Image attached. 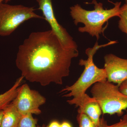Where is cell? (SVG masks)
I'll list each match as a JSON object with an SVG mask.
<instances>
[{"instance_id": "9", "label": "cell", "mask_w": 127, "mask_h": 127, "mask_svg": "<svg viewBox=\"0 0 127 127\" xmlns=\"http://www.w3.org/2000/svg\"><path fill=\"white\" fill-rule=\"evenodd\" d=\"M67 102L71 105L74 104L79 107L78 113L86 114L97 127L102 111L98 103L94 98L90 97L86 94L80 97H73L71 100L67 101Z\"/></svg>"}, {"instance_id": "19", "label": "cell", "mask_w": 127, "mask_h": 127, "mask_svg": "<svg viewBox=\"0 0 127 127\" xmlns=\"http://www.w3.org/2000/svg\"><path fill=\"white\" fill-rule=\"evenodd\" d=\"M3 110L0 111V127H1V120H2V116H3Z\"/></svg>"}, {"instance_id": "15", "label": "cell", "mask_w": 127, "mask_h": 127, "mask_svg": "<svg viewBox=\"0 0 127 127\" xmlns=\"http://www.w3.org/2000/svg\"><path fill=\"white\" fill-rule=\"evenodd\" d=\"M97 127H127V114L124 116L118 122L110 125H108L104 119H100Z\"/></svg>"}, {"instance_id": "21", "label": "cell", "mask_w": 127, "mask_h": 127, "mask_svg": "<svg viewBox=\"0 0 127 127\" xmlns=\"http://www.w3.org/2000/svg\"><path fill=\"white\" fill-rule=\"evenodd\" d=\"M125 2H127V0H125Z\"/></svg>"}, {"instance_id": "11", "label": "cell", "mask_w": 127, "mask_h": 127, "mask_svg": "<svg viewBox=\"0 0 127 127\" xmlns=\"http://www.w3.org/2000/svg\"><path fill=\"white\" fill-rule=\"evenodd\" d=\"M24 77L21 76L16 80L13 86L4 93L0 94V111L3 110L15 98L18 89L23 81Z\"/></svg>"}, {"instance_id": "17", "label": "cell", "mask_w": 127, "mask_h": 127, "mask_svg": "<svg viewBox=\"0 0 127 127\" xmlns=\"http://www.w3.org/2000/svg\"><path fill=\"white\" fill-rule=\"evenodd\" d=\"M61 124L58 121L54 120L51 122L50 124L47 127H61Z\"/></svg>"}, {"instance_id": "12", "label": "cell", "mask_w": 127, "mask_h": 127, "mask_svg": "<svg viewBox=\"0 0 127 127\" xmlns=\"http://www.w3.org/2000/svg\"><path fill=\"white\" fill-rule=\"evenodd\" d=\"M118 27L121 31L127 35V2L120 7Z\"/></svg>"}, {"instance_id": "6", "label": "cell", "mask_w": 127, "mask_h": 127, "mask_svg": "<svg viewBox=\"0 0 127 127\" xmlns=\"http://www.w3.org/2000/svg\"><path fill=\"white\" fill-rule=\"evenodd\" d=\"M46 101L45 98L40 94L25 84L18 88L16 96L12 102L21 115L24 116L40 114L41 111L39 107Z\"/></svg>"}, {"instance_id": "5", "label": "cell", "mask_w": 127, "mask_h": 127, "mask_svg": "<svg viewBox=\"0 0 127 127\" xmlns=\"http://www.w3.org/2000/svg\"><path fill=\"white\" fill-rule=\"evenodd\" d=\"M35 11L34 7L0 3V36L9 35L21 24L30 19L45 20L43 16L36 14Z\"/></svg>"}, {"instance_id": "8", "label": "cell", "mask_w": 127, "mask_h": 127, "mask_svg": "<svg viewBox=\"0 0 127 127\" xmlns=\"http://www.w3.org/2000/svg\"><path fill=\"white\" fill-rule=\"evenodd\" d=\"M104 60L107 81L116 83L119 86L127 80V59L109 54L104 56Z\"/></svg>"}, {"instance_id": "13", "label": "cell", "mask_w": 127, "mask_h": 127, "mask_svg": "<svg viewBox=\"0 0 127 127\" xmlns=\"http://www.w3.org/2000/svg\"><path fill=\"white\" fill-rule=\"evenodd\" d=\"M32 114L22 116L17 127H39L37 126L38 120L32 117Z\"/></svg>"}, {"instance_id": "3", "label": "cell", "mask_w": 127, "mask_h": 127, "mask_svg": "<svg viewBox=\"0 0 127 127\" xmlns=\"http://www.w3.org/2000/svg\"><path fill=\"white\" fill-rule=\"evenodd\" d=\"M115 41H111L104 45H98L97 42L92 48H89L86 51L88 57L87 60H79V64L84 66V70L80 77L75 83L70 86H67L61 92H69L64 95L66 97H79L86 94L87 89L92 85L100 82L107 81V75L104 68L98 67L93 62V57L98 49L102 47L114 44Z\"/></svg>"}, {"instance_id": "4", "label": "cell", "mask_w": 127, "mask_h": 127, "mask_svg": "<svg viewBox=\"0 0 127 127\" xmlns=\"http://www.w3.org/2000/svg\"><path fill=\"white\" fill-rule=\"evenodd\" d=\"M91 93L103 114L122 116L124 110L127 108V96L120 92L118 85L107 81L96 83L91 89Z\"/></svg>"}, {"instance_id": "16", "label": "cell", "mask_w": 127, "mask_h": 127, "mask_svg": "<svg viewBox=\"0 0 127 127\" xmlns=\"http://www.w3.org/2000/svg\"><path fill=\"white\" fill-rule=\"evenodd\" d=\"M119 90L121 93L127 96V80L120 84Z\"/></svg>"}, {"instance_id": "7", "label": "cell", "mask_w": 127, "mask_h": 127, "mask_svg": "<svg viewBox=\"0 0 127 127\" xmlns=\"http://www.w3.org/2000/svg\"><path fill=\"white\" fill-rule=\"evenodd\" d=\"M39 9L43 13V17L50 24L51 30L61 41L65 48L68 49H77L76 42L66 30L57 21L53 8L52 0H36Z\"/></svg>"}, {"instance_id": "20", "label": "cell", "mask_w": 127, "mask_h": 127, "mask_svg": "<svg viewBox=\"0 0 127 127\" xmlns=\"http://www.w3.org/2000/svg\"><path fill=\"white\" fill-rule=\"evenodd\" d=\"M10 0H0V3L2 2L3 1H5L6 3L8 1H10Z\"/></svg>"}, {"instance_id": "18", "label": "cell", "mask_w": 127, "mask_h": 127, "mask_svg": "<svg viewBox=\"0 0 127 127\" xmlns=\"http://www.w3.org/2000/svg\"><path fill=\"white\" fill-rule=\"evenodd\" d=\"M61 127H72L70 124L66 121H64L61 124Z\"/></svg>"}, {"instance_id": "1", "label": "cell", "mask_w": 127, "mask_h": 127, "mask_svg": "<svg viewBox=\"0 0 127 127\" xmlns=\"http://www.w3.org/2000/svg\"><path fill=\"white\" fill-rule=\"evenodd\" d=\"M78 55L77 49L64 47L51 30L34 32L19 46L16 65L30 82L61 85L69 75L72 60Z\"/></svg>"}, {"instance_id": "10", "label": "cell", "mask_w": 127, "mask_h": 127, "mask_svg": "<svg viewBox=\"0 0 127 127\" xmlns=\"http://www.w3.org/2000/svg\"><path fill=\"white\" fill-rule=\"evenodd\" d=\"M1 127H17L22 115L12 102L3 110Z\"/></svg>"}, {"instance_id": "14", "label": "cell", "mask_w": 127, "mask_h": 127, "mask_svg": "<svg viewBox=\"0 0 127 127\" xmlns=\"http://www.w3.org/2000/svg\"><path fill=\"white\" fill-rule=\"evenodd\" d=\"M77 119L79 127H97L88 116L82 113H78Z\"/></svg>"}, {"instance_id": "2", "label": "cell", "mask_w": 127, "mask_h": 127, "mask_svg": "<svg viewBox=\"0 0 127 127\" xmlns=\"http://www.w3.org/2000/svg\"><path fill=\"white\" fill-rule=\"evenodd\" d=\"M121 3L120 1L116 2L114 3L113 8L104 9L102 3L93 0L91 4L94 5V10H87L77 4L70 7V13L75 25L77 26L79 23L84 25L83 27L78 28L79 32H87L98 40L100 34L104 33L106 28L103 27L104 23L111 18L119 17Z\"/></svg>"}]
</instances>
